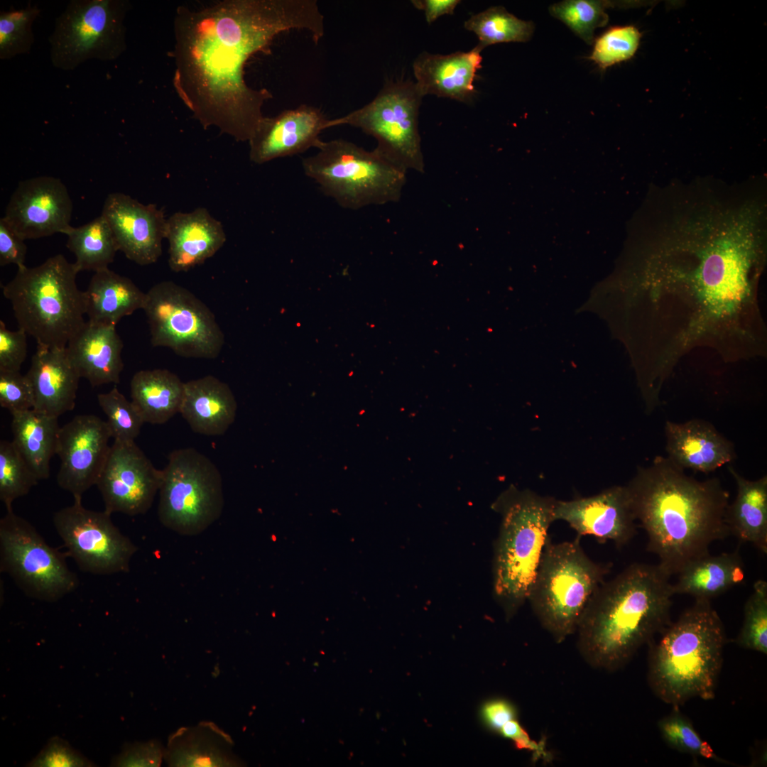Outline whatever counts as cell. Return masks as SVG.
<instances>
[{"label": "cell", "mask_w": 767, "mask_h": 767, "mask_svg": "<svg viewBox=\"0 0 767 767\" xmlns=\"http://www.w3.org/2000/svg\"><path fill=\"white\" fill-rule=\"evenodd\" d=\"M651 202L632 297L642 312L639 386L643 399L656 403L695 350L726 363L766 356L758 289L767 219L759 197L706 181L660 188Z\"/></svg>", "instance_id": "1"}, {"label": "cell", "mask_w": 767, "mask_h": 767, "mask_svg": "<svg viewBox=\"0 0 767 767\" xmlns=\"http://www.w3.org/2000/svg\"><path fill=\"white\" fill-rule=\"evenodd\" d=\"M292 30L316 43L325 34L315 0H224L200 9L180 6L174 18L173 86L192 116L237 141H249L272 98L244 80V67L273 40Z\"/></svg>", "instance_id": "2"}, {"label": "cell", "mask_w": 767, "mask_h": 767, "mask_svg": "<svg viewBox=\"0 0 767 767\" xmlns=\"http://www.w3.org/2000/svg\"><path fill=\"white\" fill-rule=\"evenodd\" d=\"M626 486L636 520L646 533L647 550L670 575L729 533V494L717 477L699 481L668 457L656 456L650 465L638 467Z\"/></svg>", "instance_id": "3"}, {"label": "cell", "mask_w": 767, "mask_h": 767, "mask_svg": "<svg viewBox=\"0 0 767 767\" xmlns=\"http://www.w3.org/2000/svg\"><path fill=\"white\" fill-rule=\"evenodd\" d=\"M670 576L658 564L633 563L600 585L575 633L587 665L617 670L670 624Z\"/></svg>", "instance_id": "4"}, {"label": "cell", "mask_w": 767, "mask_h": 767, "mask_svg": "<svg viewBox=\"0 0 767 767\" xmlns=\"http://www.w3.org/2000/svg\"><path fill=\"white\" fill-rule=\"evenodd\" d=\"M661 633L649 654L648 680L654 694L673 706L695 697L712 700L727 636L710 600L695 599Z\"/></svg>", "instance_id": "5"}, {"label": "cell", "mask_w": 767, "mask_h": 767, "mask_svg": "<svg viewBox=\"0 0 767 767\" xmlns=\"http://www.w3.org/2000/svg\"><path fill=\"white\" fill-rule=\"evenodd\" d=\"M555 501L511 484L491 506L501 516L494 546L493 594L508 619L528 601L555 522Z\"/></svg>", "instance_id": "6"}, {"label": "cell", "mask_w": 767, "mask_h": 767, "mask_svg": "<svg viewBox=\"0 0 767 767\" xmlns=\"http://www.w3.org/2000/svg\"><path fill=\"white\" fill-rule=\"evenodd\" d=\"M79 271L62 254L43 263L18 268L2 288L19 329L38 345L66 347L86 322L84 291L77 285Z\"/></svg>", "instance_id": "7"}, {"label": "cell", "mask_w": 767, "mask_h": 767, "mask_svg": "<svg viewBox=\"0 0 767 767\" xmlns=\"http://www.w3.org/2000/svg\"><path fill=\"white\" fill-rule=\"evenodd\" d=\"M580 537L553 543L549 538L528 597L538 622L557 643L576 631L592 597L604 582L611 564L592 560Z\"/></svg>", "instance_id": "8"}, {"label": "cell", "mask_w": 767, "mask_h": 767, "mask_svg": "<svg viewBox=\"0 0 767 767\" xmlns=\"http://www.w3.org/2000/svg\"><path fill=\"white\" fill-rule=\"evenodd\" d=\"M317 149L302 160L304 173L342 207L356 210L401 199L407 170L376 148L339 138L322 141Z\"/></svg>", "instance_id": "9"}, {"label": "cell", "mask_w": 767, "mask_h": 767, "mask_svg": "<svg viewBox=\"0 0 767 767\" xmlns=\"http://www.w3.org/2000/svg\"><path fill=\"white\" fill-rule=\"evenodd\" d=\"M158 491L159 521L180 535L202 533L223 511L221 473L208 457L192 447L170 453Z\"/></svg>", "instance_id": "10"}, {"label": "cell", "mask_w": 767, "mask_h": 767, "mask_svg": "<svg viewBox=\"0 0 767 767\" xmlns=\"http://www.w3.org/2000/svg\"><path fill=\"white\" fill-rule=\"evenodd\" d=\"M423 96L411 80L386 81L369 103L344 116L330 119L328 128L350 126L377 141L376 148L406 170L423 173L425 162L418 129Z\"/></svg>", "instance_id": "11"}, {"label": "cell", "mask_w": 767, "mask_h": 767, "mask_svg": "<svg viewBox=\"0 0 767 767\" xmlns=\"http://www.w3.org/2000/svg\"><path fill=\"white\" fill-rule=\"evenodd\" d=\"M128 0H72L48 37L53 65L73 70L91 59L111 61L126 49Z\"/></svg>", "instance_id": "12"}, {"label": "cell", "mask_w": 767, "mask_h": 767, "mask_svg": "<svg viewBox=\"0 0 767 767\" xmlns=\"http://www.w3.org/2000/svg\"><path fill=\"white\" fill-rule=\"evenodd\" d=\"M142 310L153 346L170 348L184 357L214 359L219 354L224 333L210 308L187 288L170 281L156 283L146 293Z\"/></svg>", "instance_id": "13"}, {"label": "cell", "mask_w": 767, "mask_h": 767, "mask_svg": "<svg viewBox=\"0 0 767 767\" xmlns=\"http://www.w3.org/2000/svg\"><path fill=\"white\" fill-rule=\"evenodd\" d=\"M0 520V570L28 597L55 602L79 584L67 553L47 543L36 528L13 509Z\"/></svg>", "instance_id": "14"}, {"label": "cell", "mask_w": 767, "mask_h": 767, "mask_svg": "<svg viewBox=\"0 0 767 767\" xmlns=\"http://www.w3.org/2000/svg\"><path fill=\"white\" fill-rule=\"evenodd\" d=\"M53 526L79 568L107 575L129 570L137 547L123 535L107 511L87 509L82 500L53 514Z\"/></svg>", "instance_id": "15"}, {"label": "cell", "mask_w": 767, "mask_h": 767, "mask_svg": "<svg viewBox=\"0 0 767 767\" xmlns=\"http://www.w3.org/2000/svg\"><path fill=\"white\" fill-rule=\"evenodd\" d=\"M157 469L134 441L114 440L96 485L104 511L136 516L146 513L159 491Z\"/></svg>", "instance_id": "16"}, {"label": "cell", "mask_w": 767, "mask_h": 767, "mask_svg": "<svg viewBox=\"0 0 767 767\" xmlns=\"http://www.w3.org/2000/svg\"><path fill=\"white\" fill-rule=\"evenodd\" d=\"M111 437L107 421L94 415H77L60 427L57 483L74 500H82L84 493L96 485L110 450Z\"/></svg>", "instance_id": "17"}, {"label": "cell", "mask_w": 767, "mask_h": 767, "mask_svg": "<svg viewBox=\"0 0 767 767\" xmlns=\"http://www.w3.org/2000/svg\"><path fill=\"white\" fill-rule=\"evenodd\" d=\"M72 202L59 178L41 175L18 183L3 218L23 239H36L72 227Z\"/></svg>", "instance_id": "18"}, {"label": "cell", "mask_w": 767, "mask_h": 767, "mask_svg": "<svg viewBox=\"0 0 767 767\" xmlns=\"http://www.w3.org/2000/svg\"><path fill=\"white\" fill-rule=\"evenodd\" d=\"M554 519L567 523L578 537L592 536L602 543L611 541L617 548L626 545L636 533L626 485H615L589 496L556 499Z\"/></svg>", "instance_id": "19"}, {"label": "cell", "mask_w": 767, "mask_h": 767, "mask_svg": "<svg viewBox=\"0 0 767 767\" xmlns=\"http://www.w3.org/2000/svg\"><path fill=\"white\" fill-rule=\"evenodd\" d=\"M101 215L107 222L118 251L141 266L156 262L162 254L166 222L163 210L144 205L122 192L105 199Z\"/></svg>", "instance_id": "20"}, {"label": "cell", "mask_w": 767, "mask_h": 767, "mask_svg": "<svg viewBox=\"0 0 767 767\" xmlns=\"http://www.w3.org/2000/svg\"><path fill=\"white\" fill-rule=\"evenodd\" d=\"M329 119L320 109L308 104L264 116L249 141L251 161L263 164L317 149L322 142L320 134L329 129Z\"/></svg>", "instance_id": "21"}, {"label": "cell", "mask_w": 767, "mask_h": 767, "mask_svg": "<svg viewBox=\"0 0 767 767\" xmlns=\"http://www.w3.org/2000/svg\"><path fill=\"white\" fill-rule=\"evenodd\" d=\"M665 435L667 457L683 469L707 474L736 458L733 443L704 420H667Z\"/></svg>", "instance_id": "22"}, {"label": "cell", "mask_w": 767, "mask_h": 767, "mask_svg": "<svg viewBox=\"0 0 767 767\" xmlns=\"http://www.w3.org/2000/svg\"><path fill=\"white\" fill-rule=\"evenodd\" d=\"M168 265L174 272L187 271L213 256L227 237L222 223L205 207L178 212L167 219Z\"/></svg>", "instance_id": "23"}, {"label": "cell", "mask_w": 767, "mask_h": 767, "mask_svg": "<svg viewBox=\"0 0 767 767\" xmlns=\"http://www.w3.org/2000/svg\"><path fill=\"white\" fill-rule=\"evenodd\" d=\"M482 50L457 51L447 55L423 52L414 60L416 86L427 94L469 102L476 93L474 82L482 67Z\"/></svg>", "instance_id": "24"}, {"label": "cell", "mask_w": 767, "mask_h": 767, "mask_svg": "<svg viewBox=\"0 0 767 767\" xmlns=\"http://www.w3.org/2000/svg\"><path fill=\"white\" fill-rule=\"evenodd\" d=\"M26 375L33 388V409L58 418L74 408L80 376L66 347L37 344Z\"/></svg>", "instance_id": "25"}, {"label": "cell", "mask_w": 767, "mask_h": 767, "mask_svg": "<svg viewBox=\"0 0 767 767\" xmlns=\"http://www.w3.org/2000/svg\"><path fill=\"white\" fill-rule=\"evenodd\" d=\"M123 342L116 326L86 321L68 342V357L92 386L118 384L124 368Z\"/></svg>", "instance_id": "26"}, {"label": "cell", "mask_w": 767, "mask_h": 767, "mask_svg": "<svg viewBox=\"0 0 767 767\" xmlns=\"http://www.w3.org/2000/svg\"><path fill=\"white\" fill-rule=\"evenodd\" d=\"M237 410L229 385L207 375L185 383L180 413L196 433L224 435L234 423Z\"/></svg>", "instance_id": "27"}, {"label": "cell", "mask_w": 767, "mask_h": 767, "mask_svg": "<svg viewBox=\"0 0 767 767\" xmlns=\"http://www.w3.org/2000/svg\"><path fill=\"white\" fill-rule=\"evenodd\" d=\"M231 736L214 723L202 722L170 735L164 760L169 766H239Z\"/></svg>", "instance_id": "28"}, {"label": "cell", "mask_w": 767, "mask_h": 767, "mask_svg": "<svg viewBox=\"0 0 767 767\" xmlns=\"http://www.w3.org/2000/svg\"><path fill=\"white\" fill-rule=\"evenodd\" d=\"M673 585L675 594L707 599L724 594L745 581L744 564L739 549L717 555L709 553L686 565Z\"/></svg>", "instance_id": "29"}, {"label": "cell", "mask_w": 767, "mask_h": 767, "mask_svg": "<svg viewBox=\"0 0 767 767\" xmlns=\"http://www.w3.org/2000/svg\"><path fill=\"white\" fill-rule=\"evenodd\" d=\"M728 469L737 487L736 497L729 504L725 515L729 533L741 543H750L766 554L767 476L752 481L731 467Z\"/></svg>", "instance_id": "30"}, {"label": "cell", "mask_w": 767, "mask_h": 767, "mask_svg": "<svg viewBox=\"0 0 767 767\" xmlns=\"http://www.w3.org/2000/svg\"><path fill=\"white\" fill-rule=\"evenodd\" d=\"M145 299L146 293L131 279L108 268L95 272L84 291L85 315L90 322L116 326L143 309Z\"/></svg>", "instance_id": "31"}, {"label": "cell", "mask_w": 767, "mask_h": 767, "mask_svg": "<svg viewBox=\"0 0 767 767\" xmlns=\"http://www.w3.org/2000/svg\"><path fill=\"white\" fill-rule=\"evenodd\" d=\"M185 383L168 369L136 372L131 381V402L144 423L163 424L180 413Z\"/></svg>", "instance_id": "32"}, {"label": "cell", "mask_w": 767, "mask_h": 767, "mask_svg": "<svg viewBox=\"0 0 767 767\" xmlns=\"http://www.w3.org/2000/svg\"><path fill=\"white\" fill-rule=\"evenodd\" d=\"M58 418L34 409L12 414V442L39 480L50 477L60 428Z\"/></svg>", "instance_id": "33"}, {"label": "cell", "mask_w": 767, "mask_h": 767, "mask_svg": "<svg viewBox=\"0 0 767 767\" xmlns=\"http://www.w3.org/2000/svg\"><path fill=\"white\" fill-rule=\"evenodd\" d=\"M67 247L74 254L77 269L95 272L108 268L118 251L112 232L102 215L65 234Z\"/></svg>", "instance_id": "34"}, {"label": "cell", "mask_w": 767, "mask_h": 767, "mask_svg": "<svg viewBox=\"0 0 767 767\" xmlns=\"http://www.w3.org/2000/svg\"><path fill=\"white\" fill-rule=\"evenodd\" d=\"M464 27L478 38L477 46L486 47L502 43H525L531 38L534 31L532 21L518 18L501 6H491L471 16L464 23Z\"/></svg>", "instance_id": "35"}, {"label": "cell", "mask_w": 767, "mask_h": 767, "mask_svg": "<svg viewBox=\"0 0 767 767\" xmlns=\"http://www.w3.org/2000/svg\"><path fill=\"white\" fill-rule=\"evenodd\" d=\"M614 2L596 0H565L552 4L550 13L562 21L587 44L594 40V31L604 26L609 16L605 11Z\"/></svg>", "instance_id": "36"}, {"label": "cell", "mask_w": 767, "mask_h": 767, "mask_svg": "<svg viewBox=\"0 0 767 767\" xmlns=\"http://www.w3.org/2000/svg\"><path fill=\"white\" fill-rule=\"evenodd\" d=\"M38 4L0 13V59L27 54L34 43L33 23L40 15Z\"/></svg>", "instance_id": "37"}, {"label": "cell", "mask_w": 767, "mask_h": 767, "mask_svg": "<svg viewBox=\"0 0 767 767\" xmlns=\"http://www.w3.org/2000/svg\"><path fill=\"white\" fill-rule=\"evenodd\" d=\"M39 479L12 441L0 442V499L6 510L13 501L26 495Z\"/></svg>", "instance_id": "38"}, {"label": "cell", "mask_w": 767, "mask_h": 767, "mask_svg": "<svg viewBox=\"0 0 767 767\" xmlns=\"http://www.w3.org/2000/svg\"><path fill=\"white\" fill-rule=\"evenodd\" d=\"M673 711L658 723L662 738L673 749L696 757L725 762L717 756L710 744L702 739L691 721L674 706Z\"/></svg>", "instance_id": "39"}, {"label": "cell", "mask_w": 767, "mask_h": 767, "mask_svg": "<svg viewBox=\"0 0 767 767\" xmlns=\"http://www.w3.org/2000/svg\"><path fill=\"white\" fill-rule=\"evenodd\" d=\"M744 621L736 638L740 646L767 653V582L758 580L746 600Z\"/></svg>", "instance_id": "40"}, {"label": "cell", "mask_w": 767, "mask_h": 767, "mask_svg": "<svg viewBox=\"0 0 767 767\" xmlns=\"http://www.w3.org/2000/svg\"><path fill=\"white\" fill-rule=\"evenodd\" d=\"M97 401L107 417V423L114 440L134 441L144 421L133 403L116 387L98 394Z\"/></svg>", "instance_id": "41"}, {"label": "cell", "mask_w": 767, "mask_h": 767, "mask_svg": "<svg viewBox=\"0 0 767 767\" xmlns=\"http://www.w3.org/2000/svg\"><path fill=\"white\" fill-rule=\"evenodd\" d=\"M641 35L633 26L612 27L595 39L589 58L602 70L628 60L638 50Z\"/></svg>", "instance_id": "42"}, {"label": "cell", "mask_w": 767, "mask_h": 767, "mask_svg": "<svg viewBox=\"0 0 767 767\" xmlns=\"http://www.w3.org/2000/svg\"><path fill=\"white\" fill-rule=\"evenodd\" d=\"M0 406L11 415L33 408V388L26 375L0 371Z\"/></svg>", "instance_id": "43"}, {"label": "cell", "mask_w": 767, "mask_h": 767, "mask_svg": "<svg viewBox=\"0 0 767 767\" xmlns=\"http://www.w3.org/2000/svg\"><path fill=\"white\" fill-rule=\"evenodd\" d=\"M31 767H90L96 765L62 738L49 739L39 754L27 765Z\"/></svg>", "instance_id": "44"}, {"label": "cell", "mask_w": 767, "mask_h": 767, "mask_svg": "<svg viewBox=\"0 0 767 767\" xmlns=\"http://www.w3.org/2000/svg\"><path fill=\"white\" fill-rule=\"evenodd\" d=\"M165 748L152 739L146 742L126 743L119 754L115 756L111 766L148 767L160 766L164 759Z\"/></svg>", "instance_id": "45"}, {"label": "cell", "mask_w": 767, "mask_h": 767, "mask_svg": "<svg viewBox=\"0 0 767 767\" xmlns=\"http://www.w3.org/2000/svg\"><path fill=\"white\" fill-rule=\"evenodd\" d=\"M27 334L11 331L0 321V371H19L27 357Z\"/></svg>", "instance_id": "46"}, {"label": "cell", "mask_w": 767, "mask_h": 767, "mask_svg": "<svg viewBox=\"0 0 767 767\" xmlns=\"http://www.w3.org/2000/svg\"><path fill=\"white\" fill-rule=\"evenodd\" d=\"M499 733L511 739L518 749L531 752L535 761L541 760L548 763L553 758L552 753L546 747L545 742L533 739L516 718L504 724Z\"/></svg>", "instance_id": "47"}, {"label": "cell", "mask_w": 767, "mask_h": 767, "mask_svg": "<svg viewBox=\"0 0 767 767\" xmlns=\"http://www.w3.org/2000/svg\"><path fill=\"white\" fill-rule=\"evenodd\" d=\"M20 236L4 220L0 219V266L15 264L18 268L26 266L27 246Z\"/></svg>", "instance_id": "48"}, {"label": "cell", "mask_w": 767, "mask_h": 767, "mask_svg": "<svg viewBox=\"0 0 767 767\" xmlns=\"http://www.w3.org/2000/svg\"><path fill=\"white\" fill-rule=\"evenodd\" d=\"M482 715L485 724L491 730L498 733L504 724L517 717L513 705L501 699L485 703L482 707Z\"/></svg>", "instance_id": "49"}, {"label": "cell", "mask_w": 767, "mask_h": 767, "mask_svg": "<svg viewBox=\"0 0 767 767\" xmlns=\"http://www.w3.org/2000/svg\"><path fill=\"white\" fill-rule=\"evenodd\" d=\"M412 4L424 11L428 23H432L444 15H452L460 3L459 0H413Z\"/></svg>", "instance_id": "50"}]
</instances>
